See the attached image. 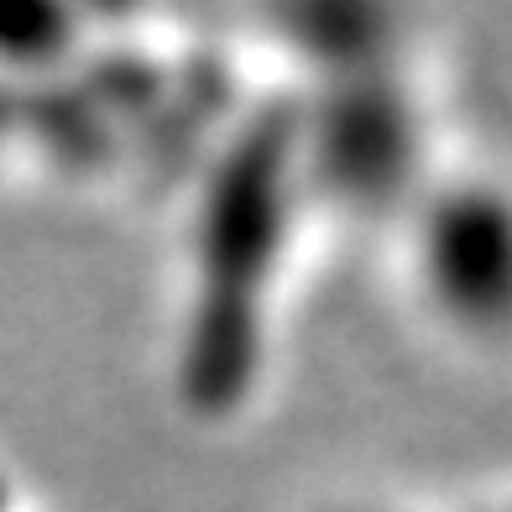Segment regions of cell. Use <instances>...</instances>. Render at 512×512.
<instances>
[{
	"instance_id": "7a4b0ae2",
	"label": "cell",
	"mask_w": 512,
	"mask_h": 512,
	"mask_svg": "<svg viewBox=\"0 0 512 512\" xmlns=\"http://www.w3.org/2000/svg\"><path fill=\"white\" fill-rule=\"evenodd\" d=\"M351 512H356V507H351Z\"/></svg>"
},
{
	"instance_id": "6da1fadb",
	"label": "cell",
	"mask_w": 512,
	"mask_h": 512,
	"mask_svg": "<svg viewBox=\"0 0 512 512\" xmlns=\"http://www.w3.org/2000/svg\"><path fill=\"white\" fill-rule=\"evenodd\" d=\"M408 298L429 324L471 351L512 345V189L460 173L418 189L403 225Z\"/></svg>"
}]
</instances>
